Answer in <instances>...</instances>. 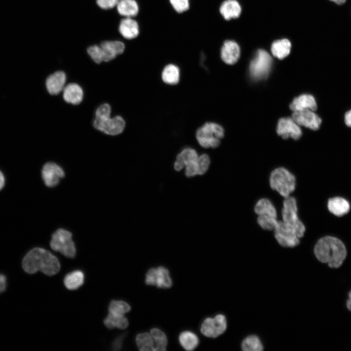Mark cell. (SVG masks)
Returning <instances> with one entry per match:
<instances>
[{
	"mask_svg": "<svg viewBox=\"0 0 351 351\" xmlns=\"http://www.w3.org/2000/svg\"><path fill=\"white\" fill-rule=\"evenodd\" d=\"M93 126L96 129L104 133L116 136L123 132L125 126L124 119L120 116H116L101 120L95 119Z\"/></svg>",
	"mask_w": 351,
	"mask_h": 351,
	"instance_id": "cell-10",
	"label": "cell"
},
{
	"mask_svg": "<svg viewBox=\"0 0 351 351\" xmlns=\"http://www.w3.org/2000/svg\"><path fill=\"white\" fill-rule=\"evenodd\" d=\"M83 97V90L77 83H69L63 90V98L67 103L78 105L82 101Z\"/></svg>",
	"mask_w": 351,
	"mask_h": 351,
	"instance_id": "cell-18",
	"label": "cell"
},
{
	"mask_svg": "<svg viewBox=\"0 0 351 351\" xmlns=\"http://www.w3.org/2000/svg\"><path fill=\"white\" fill-rule=\"evenodd\" d=\"M254 210L258 215H268L277 217L276 210L270 200L261 198L256 203Z\"/></svg>",
	"mask_w": 351,
	"mask_h": 351,
	"instance_id": "cell-29",
	"label": "cell"
},
{
	"mask_svg": "<svg viewBox=\"0 0 351 351\" xmlns=\"http://www.w3.org/2000/svg\"><path fill=\"white\" fill-rule=\"evenodd\" d=\"M272 64V58L269 53L262 49L258 50L250 64L251 76L255 80L265 78L269 74Z\"/></svg>",
	"mask_w": 351,
	"mask_h": 351,
	"instance_id": "cell-7",
	"label": "cell"
},
{
	"mask_svg": "<svg viewBox=\"0 0 351 351\" xmlns=\"http://www.w3.org/2000/svg\"><path fill=\"white\" fill-rule=\"evenodd\" d=\"M328 208L332 214L340 216L349 212L350 205L345 199L340 197H335L328 200Z\"/></svg>",
	"mask_w": 351,
	"mask_h": 351,
	"instance_id": "cell-22",
	"label": "cell"
},
{
	"mask_svg": "<svg viewBox=\"0 0 351 351\" xmlns=\"http://www.w3.org/2000/svg\"><path fill=\"white\" fill-rule=\"evenodd\" d=\"M111 108L108 103H103L100 105L95 112V119H104L110 117Z\"/></svg>",
	"mask_w": 351,
	"mask_h": 351,
	"instance_id": "cell-37",
	"label": "cell"
},
{
	"mask_svg": "<svg viewBox=\"0 0 351 351\" xmlns=\"http://www.w3.org/2000/svg\"><path fill=\"white\" fill-rule=\"evenodd\" d=\"M349 299L347 301V307L349 311L351 312V290L349 293Z\"/></svg>",
	"mask_w": 351,
	"mask_h": 351,
	"instance_id": "cell-46",
	"label": "cell"
},
{
	"mask_svg": "<svg viewBox=\"0 0 351 351\" xmlns=\"http://www.w3.org/2000/svg\"><path fill=\"white\" fill-rule=\"evenodd\" d=\"M185 167V163L179 154L177 155L176 161L174 163V168L177 171H180Z\"/></svg>",
	"mask_w": 351,
	"mask_h": 351,
	"instance_id": "cell-42",
	"label": "cell"
},
{
	"mask_svg": "<svg viewBox=\"0 0 351 351\" xmlns=\"http://www.w3.org/2000/svg\"><path fill=\"white\" fill-rule=\"evenodd\" d=\"M131 310V307L127 302L122 300H112L108 308L109 313L124 315Z\"/></svg>",
	"mask_w": 351,
	"mask_h": 351,
	"instance_id": "cell-33",
	"label": "cell"
},
{
	"mask_svg": "<svg viewBox=\"0 0 351 351\" xmlns=\"http://www.w3.org/2000/svg\"><path fill=\"white\" fill-rule=\"evenodd\" d=\"M292 118L298 125L313 130H318L322 122L320 117L310 109L293 112Z\"/></svg>",
	"mask_w": 351,
	"mask_h": 351,
	"instance_id": "cell-12",
	"label": "cell"
},
{
	"mask_svg": "<svg viewBox=\"0 0 351 351\" xmlns=\"http://www.w3.org/2000/svg\"><path fill=\"white\" fill-rule=\"evenodd\" d=\"M119 0H97L98 6L103 9H109L116 6Z\"/></svg>",
	"mask_w": 351,
	"mask_h": 351,
	"instance_id": "cell-41",
	"label": "cell"
},
{
	"mask_svg": "<svg viewBox=\"0 0 351 351\" xmlns=\"http://www.w3.org/2000/svg\"><path fill=\"white\" fill-rule=\"evenodd\" d=\"M118 13L125 18H133L139 11V7L135 0H119L117 5Z\"/></svg>",
	"mask_w": 351,
	"mask_h": 351,
	"instance_id": "cell-23",
	"label": "cell"
},
{
	"mask_svg": "<svg viewBox=\"0 0 351 351\" xmlns=\"http://www.w3.org/2000/svg\"><path fill=\"white\" fill-rule=\"evenodd\" d=\"M137 347L141 351H155V345L154 340L148 332L138 334L136 338Z\"/></svg>",
	"mask_w": 351,
	"mask_h": 351,
	"instance_id": "cell-30",
	"label": "cell"
},
{
	"mask_svg": "<svg viewBox=\"0 0 351 351\" xmlns=\"http://www.w3.org/2000/svg\"><path fill=\"white\" fill-rule=\"evenodd\" d=\"M145 281L147 285H155L160 288L167 289L172 285L169 272L163 266L148 270L145 275Z\"/></svg>",
	"mask_w": 351,
	"mask_h": 351,
	"instance_id": "cell-11",
	"label": "cell"
},
{
	"mask_svg": "<svg viewBox=\"0 0 351 351\" xmlns=\"http://www.w3.org/2000/svg\"><path fill=\"white\" fill-rule=\"evenodd\" d=\"M222 60L226 64H234L237 62L240 56V48L238 44L233 40L225 41L221 49Z\"/></svg>",
	"mask_w": 351,
	"mask_h": 351,
	"instance_id": "cell-17",
	"label": "cell"
},
{
	"mask_svg": "<svg viewBox=\"0 0 351 351\" xmlns=\"http://www.w3.org/2000/svg\"><path fill=\"white\" fill-rule=\"evenodd\" d=\"M100 47L102 61L108 62L114 59L117 55L124 51V44L118 40L104 41L102 42Z\"/></svg>",
	"mask_w": 351,
	"mask_h": 351,
	"instance_id": "cell-15",
	"label": "cell"
},
{
	"mask_svg": "<svg viewBox=\"0 0 351 351\" xmlns=\"http://www.w3.org/2000/svg\"><path fill=\"white\" fill-rule=\"evenodd\" d=\"M277 133L284 139L291 137L298 139L301 136L302 131L299 125L292 118L286 117L279 119L277 127Z\"/></svg>",
	"mask_w": 351,
	"mask_h": 351,
	"instance_id": "cell-14",
	"label": "cell"
},
{
	"mask_svg": "<svg viewBox=\"0 0 351 351\" xmlns=\"http://www.w3.org/2000/svg\"><path fill=\"white\" fill-rule=\"evenodd\" d=\"M124 338V335H122L115 340L112 344V348L114 350H119L121 349Z\"/></svg>",
	"mask_w": 351,
	"mask_h": 351,
	"instance_id": "cell-43",
	"label": "cell"
},
{
	"mask_svg": "<svg viewBox=\"0 0 351 351\" xmlns=\"http://www.w3.org/2000/svg\"><path fill=\"white\" fill-rule=\"evenodd\" d=\"M227 329L225 315L218 314L214 318L207 317L203 321L200 331L205 336L215 338L223 333Z\"/></svg>",
	"mask_w": 351,
	"mask_h": 351,
	"instance_id": "cell-8",
	"label": "cell"
},
{
	"mask_svg": "<svg viewBox=\"0 0 351 351\" xmlns=\"http://www.w3.org/2000/svg\"><path fill=\"white\" fill-rule=\"evenodd\" d=\"M84 275L80 270H76L68 273L64 277L63 282L67 289L75 290L80 287L84 282Z\"/></svg>",
	"mask_w": 351,
	"mask_h": 351,
	"instance_id": "cell-25",
	"label": "cell"
},
{
	"mask_svg": "<svg viewBox=\"0 0 351 351\" xmlns=\"http://www.w3.org/2000/svg\"><path fill=\"white\" fill-rule=\"evenodd\" d=\"M185 167V175L187 176L192 177L198 175L197 161L188 163Z\"/></svg>",
	"mask_w": 351,
	"mask_h": 351,
	"instance_id": "cell-40",
	"label": "cell"
},
{
	"mask_svg": "<svg viewBox=\"0 0 351 351\" xmlns=\"http://www.w3.org/2000/svg\"><path fill=\"white\" fill-rule=\"evenodd\" d=\"M197 163L198 175L204 174L208 170L210 164L209 156L207 154H202L198 156Z\"/></svg>",
	"mask_w": 351,
	"mask_h": 351,
	"instance_id": "cell-36",
	"label": "cell"
},
{
	"mask_svg": "<svg viewBox=\"0 0 351 351\" xmlns=\"http://www.w3.org/2000/svg\"><path fill=\"white\" fill-rule=\"evenodd\" d=\"M183 159L185 165L188 163L197 161L198 156L196 151L191 148H186L178 154Z\"/></svg>",
	"mask_w": 351,
	"mask_h": 351,
	"instance_id": "cell-35",
	"label": "cell"
},
{
	"mask_svg": "<svg viewBox=\"0 0 351 351\" xmlns=\"http://www.w3.org/2000/svg\"><path fill=\"white\" fill-rule=\"evenodd\" d=\"M314 254L320 262L331 268L339 267L347 255L344 243L338 238L326 236L319 239L314 248Z\"/></svg>",
	"mask_w": 351,
	"mask_h": 351,
	"instance_id": "cell-2",
	"label": "cell"
},
{
	"mask_svg": "<svg viewBox=\"0 0 351 351\" xmlns=\"http://www.w3.org/2000/svg\"><path fill=\"white\" fill-rule=\"evenodd\" d=\"M344 120L346 125L351 127V110L345 113Z\"/></svg>",
	"mask_w": 351,
	"mask_h": 351,
	"instance_id": "cell-45",
	"label": "cell"
},
{
	"mask_svg": "<svg viewBox=\"0 0 351 351\" xmlns=\"http://www.w3.org/2000/svg\"><path fill=\"white\" fill-rule=\"evenodd\" d=\"M161 78L166 84L169 85L177 84L180 79L179 67L174 64H169L166 65L162 71Z\"/></svg>",
	"mask_w": 351,
	"mask_h": 351,
	"instance_id": "cell-24",
	"label": "cell"
},
{
	"mask_svg": "<svg viewBox=\"0 0 351 351\" xmlns=\"http://www.w3.org/2000/svg\"><path fill=\"white\" fill-rule=\"evenodd\" d=\"M7 287V278L3 274L0 273V294L4 292Z\"/></svg>",
	"mask_w": 351,
	"mask_h": 351,
	"instance_id": "cell-44",
	"label": "cell"
},
{
	"mask_svg": "<svg viewBox=\"0 0 351 351\" xmlns=\"http://www.w3.org/2000/svg\"><path fill=\"white\" fill-rule=\"evenodd\" d=\"M22 267L24 272L29 274L40 271L52 276L59 271L60 264L57 257L49 251L36 247L30 250L24 256Z\"/></svg>",
	"mask_w": 351,
	"mask_h": 351,
	"instance_id": "cell-1",
	"label": "cell"
},
{
	"mask_svg": "<svg viewBox=\"0 0 351 351\" xmlns=\"http://www.w3.org/2000/svg\"><path fill=\"white\" fill-rule=\"evenodd\" d=\"M291 47V44L288 39L277 40L272 43L271 52L275 57L283 59L289 54Z\"/></svg>",
	"mask_w": 351,
	"mask_h": 351,
	"instance_id": "cell-26",
	"label": "cell"
},
{
	"mask_svg": "<svg viewBox=\"0 0 351 351\" xmlns=\"http://www.w3.org/2000/svg\"><path fill=\"white\" fill-rule=\"evenodd\" d=\"M283 221L292 229L299 238L302 237L305 231L303 223L297 215V207L295 199L291 196L285 197L282 211Z\"/></svg>",
	"mask_w": 351,
	"mask_h": 351,
	"instance_id": "cell-5",
	"label": "cell"
},
{
	"mask_svg": "<svg viewBox=\"0 0 351 351\" xmlns=\"http://www.w3.org/2000/svg\"><path fill=\"white\" fill-rule=\"evenodd\" d=\"M331 0L335 2L336 3L338 4H342L346 1V0Z\"/></svg>",
	"mask_w": 351,
	"mask_h": 351,
	"instance_id": "cell-48",
	"label": "cell"
},
{
	"mask_svg": "<svg viewBox=\"0 0 351 351\" xmlns=\"http://www.w3.org/2000/svg\"><path fill=\"white\" fill-rule=\"evenodd\" d=\"M72 234L63 229L57 230L52 235L51 248L68 258H74L76 254L75 243L72 240Z\"/></svg>",
	"mask_w": 351,
	"mask_h": 351,
	"instance_id": "cell-6",
	"label": "cell"
},
{
	"mask_svg": "<svg viewBox=\"0 0 351 351\" xmlns=\"http://www.w3.org/2000/svg\"><path fill=\"white\" fill-rule=\"evenodd\" d=\"M274 236L278 243L285 247H294L299 244L296 233L283 221H278L274 229Z\"/></svg>",
	"mask_w": 351,
	"mask_h": 351,
	"instance_id": "cell-9",
	"label": "cell"
},
{
	"mask_svg": "<svg viewBox=\"0 0 351 351\" xmlns=\"http://www.w3.org/2000/svg\"><path fill=\"white\" fill-rule=\"evenodd\" d=\"M271 187L284 197L290 196L296 186L295 176L283 167L275 169L270 177Z\"/></svg>",
	"mask_w": 351,
	"mask_h": 351,
	"instance_id": "cell-3",
	"label": "cell"
},
{
	"mask_svg": "<svg viewBox=\"0 0 351 351\" xmlns=\"http://www.w3.org/2000/svg\"><path fill=\"white\" fill-rule=\"evenodd\" d=\"M104 324L109 329L118 328L120 330L126 329L129 322L124 315H116L109 313L104 320Z\"/></svg>",
	"mask_w": 351,
	"mask_h": 351,
	"instance_id": "cell-28",
	"label": "cell"
},
{
	"mask_svg": "<svg viewBox=\"0 0 351 351\" xmlns=\"http://www.w3.org/2000/svg\"><path fill=\"white\" fill-rule=\"evenodd\" d=\"M87 53L95 62L99 64L102 62L100 47L99 45H94L87 49Z\"/></svg>",
	"mask_w": 351,
	"mask_h": 351,
	"instance_id": "cell-39",
	"label": "cell"
},
{
	"mask_svg": "<svg viewBox=\"0 0 351 351\" xmlns=\"http://www.w3.org/2000/svg\"><path fill=\"white\" fill-rule=\"evenodd\" d=\"M41 176L45 184L47 187H53L58 184L65 174L63 169L56 163L47 162L43 166Z\"/></svg>",
	"mask_w": 351,
	"mask_h": 351,
	"instance_id": "cell-13",
	"label": "cell"
},
{
	"mask_svg": "<svg viewBox=\"0 0 351 351\" xmlns=\"http://www.w3.org/2000/svg\"><path fill=\"white\" fill-rule=\"evenodd\" d=\"M290 107L293 112L310 109L313 111L317 109L316 101L311 95L303 94L295 98Z\"/></svg>",
	"mask_w": 351,
	"mask_h": 351,
	"instance_id": "cell-20",
	"label": "cell"
},
{
	"mask_svg": "<svg viewBox=\"0 0 351 351\" xmlns=\"http://www.w3.org/2000/svg\"><path fill=\"white\" fill-rule=\"evenodd\" d=\"M150 333L154 340L156 351H166L168 340L165 333L158 328H153Z\"/></svg>",
	"mask_w": 351,
	"mask_h": 351,
	"instance_id": "cell-31",
	"label": "cell"
},
{
	"mask_svg": "<svg viewBox=\"0 0 351 351\" xmlns=\"http://www.w3.org/2000/svg\"><path fill=\"white\" fill-rule=\"evenodd\" d=\"M179 342L181 346L187 351L194 350L199 344L198 336L191 331H184L179 335Z\"/></svg>",
	"mask_w": 351,
	"mask_h": 351,
	"instance_id": "cell-27",
	"label": "cell"
},
{
	"mask_svg": "<svg viewBox=\"0 0 351 351\" xmlns=\"http://www.w3.org/2000/svg\"><path fill=\"white\" fill-rule=\"evenodd\" d=\"M174 9L179 13H183L190 7L189 0H169Z\"/></svg>",
	"mask_w": 351,
	"mask_h": 351,
	"instance_id": "cell-38",
	"label": "cell"
},
{
	"mask_svg": "<svg viewBox=\"0 0 351 351\" xmlns=\"http://www.w3.org/2000/svg\"><path fill=\"white\" fill-rule=\"evenodd\" d=\"M66 80L64 72L57 71L46 78L45 85L48 92L51 95H57L63 91Z\"/></svg>",
	"mask_w": 351,
	"mask_h": 351,
	"instance_id": "cell-16",
	"label": "cell"
},
{
	"mask_svg": "<svg viewBox=\"0 0 351 351\" xmlns=\"http://www.w3.org/2000/svg\"><path fill=\"white\" fill-rule=\"evenodd\" d=\"M241 349L244 351H261L263 350V346L257 336L251 335L242 341Z\"/></svg>",
	"mask_w": 351,
	"mask_h": 351,
	"instance_id": "cell-32",
	"label": "cell"
},
{
	"mask_svg": "<svg viewBox=\"0 0 351 351\" xmlns=\"http://www.w3.org/2000/svg\"><path fill=\"white\" fill-rule=\"evenodd\" d=\"M277 221V217L268 215H259L257 217L258 225L266 230H274Z\"/></svg>",
	"mask_w": 351,
	"mask_h": 351,
	"instance_id": "cell-34",
	"label": "cell"
},
{
	"mask_svg": "<svg viewBox=\"0 0 351 351\" xmlns=\"http://www.w3.org/2000/svg\"><path fill=\"white\" fill-rule=\"evenodd\" d=\"M119 32L124 38L134 39L139 35V25L133 18H125L119 23Z\"/></svg>",
	"mask_w": 351,
	"mask_h": 351,
	"instance_id": "cell-19",
	"label": "cell"
},
{
	"mask_svg": "<svg viewBox=\"0 0 351 351\" xmlns=\"http://www.w3.org/2000/svg\"><path fill=\"white\" fill-rule=\"evenodd\" d=\"M220 13L226 20L238 18L241 13V7L235 0H226L222 2Z\"/></svg>",
	"mask_w": 351,
	"mask_h": 351,
	"instance_id": "cell-21",
	"label": "cell"
},
{
	"mask_svg": "<svg viewBox=\"0 0 351 351\" xmlns=\"http://www.w3.org/2000/svg\"><path fill=\"white\" fill-rule=\"evenodd\" d=\"M224 129L220 125L212 122L205 123L196 131V139L199 144L205 148L217 147L220 139L224 136Z\"/></svg>",
	"mask_w": 351,
	"mask_h": 351,
	"instance_id": "cell-4",
	"label": "cell"
},
{
	"mask_svg": "<svg viewBox=\"0 0 351 351\" xmlns=\"http://www.w3.org/2000/svg\"><path fill=\"white\" fill-rule=\"evenodd\" d=\"M4 185V177L2 173L0 171V190L3 187Z\"/></svg>",
	"mask_w": 351,
	"mask_h": 351,
	"instance_id": "cell-47",
	"label": "cell"
}]
</instances>
